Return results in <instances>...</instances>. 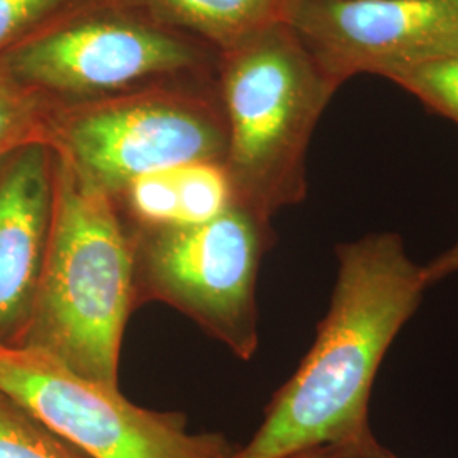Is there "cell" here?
Instances as JSON below:
<instances>
[{"instance_id":"cell-1","label":"cell","mask_w":458,"mask_h":458,"mask_svg":"<svg viewBox=\"0 0 458 458\" xmlns=\"http://www.w3.org/2000/svg\"><path fill=\"white\" fill-rule=\"evenodd\" d=\"M336 280L311 350L229 458H289L329 450L372 454L369 403L378 367L428 289L395 233L336 246Z\"/></svg>"},{"instance_id":"cell-2","label":"cell","mask_w":458,"mask_h":458,"mask_svg":"<svg viewBox=\"0 0 458 458\" xmlns=\"http://www.w3.org/2000/svg\"><path fill=\"white\" fill-rule=\"evenodd\" d=\"M134 310L131 229L114 197L83 182L56 157L48 259L17 346L47 355L75 376L119 387L121 344Z\"/></svg>"},{"instance_id":"cell-3","label":"cell","mask_w":458,"mask_h":458,"mask_svg":"<svg viewBox=\"0 0 458 458\" xmlns=\"http://www.w3.org/2000/svg\"><path fill=\"white\" fill-rule=\"evenodd\" d=\"M336 83L287 24L226 48L225 166L234 204L263 221L306 196V151Z\"/></svg>"},{"instance_id":"cell-4","label":"cell","mask_w":458,"mask_h":458,"mask_svg":"<svg viewBox=\"0 0 458 458\" xmlns=\"http://www.w3.org/2000/svg\"><path fill=\"white\" fill-rule=\"evenodd\" d=\"M131 229L136 306L164 302L240 360L259 350L257 278L270 223L233 204L208 223Z\"/></svg>"},{"instance_id":"cell-5","label":"cell","mask_w":458,"mask_h":458,"mask_svg":"<svg viewBox=\"0 0 458 458\" xmlns=\"http://www.w3.org/2000/svg\"><path fill=\"white\" fill-rule=\"evenodd\" d=\"M45 143L83 182L115 197L130 182L196 162L225 164V115L192 98L138 94L49 109Z\"/></svg>"},{"instance_id":"cell-6","label":"cell","mask_w":458,"mask_h":458,"mask_svg":"<svg viewBox=\"0 0 458 458\" xmlns=\"http://www.w3.org/2000/svg\"><path fill=\"white\" fill-rule=\"evenodd\" d=\"M0 391L90 458H229L219 433H192L182 412L132 404L119 387L72 374L47 355L0 344Z\"/></svg>"},{"instance_id":"cell-7","label":"cell","mask_w":458,"mask_h":458,"mask_svg":"<svg viewBox=\"0 0 458 458\" xmlns=\"http://www.w3.org/2000/svg\"><path fill=\"white\" fill-rule=\"evenodd\" d=\"M287 26L336 85L458 53V0H297Z\"/></svg>"},{"instance_id":"cell-8","label":"cell","mask_w":458,"mask_h":458,"mask_svg":"<svg viewBox=\"0 0 458 458\" xmlns=\"http://www.w3.org/2000/svg\"><path fill=\"white\" fill-rule=\"evenodd\" d=\"M14 79L43 98L94 96L194 65L196 49L143 22H55L0 56Z\"/></svg>"},{"instance_id":"cell-9","label":"cell","mask_w":458,"mask_h":458,"mask_svg":"<svg viewBox=\"0 0 458 458\" xmlns=\"http://www.w3.org/2000/svg\"><path fill=\"white\" fill-rule=\"evenodd\" d=\"M56 155L31 141L0 155V344H21L48 259Z\"/></svg>"},{"instance_id":"cell-10","label":"cell","mask_w":458,"mask_h":458,"mask_svg":"<svg viewBox=\"0 0 458 458\" xmlns=\"http://www.w3.org/2000/svg\"><path fill=\"white\" fill-rule=\"evenodd\" d=\"M153 19L202 34L226 49L248 36L287 24L297 0H123Z\"/></svg>"},{"instance_id":"cell-11","label":"cell","mask_w":458,"mask_h":458,"mask_svg":"<svg viewBox=\"0 0 458 458\" xmlns=\"http://www.w3.org/2000/svg\"><path fill=\"white\" fill-rule=\"evenodd\" d=\"M0 458H90L0 391Z\"/></svg>"},{"instance_id":"cell-12","label":"cell","mask_w":458,"mask_h":458,"mask_svg":"<svg viewBox=\"0 0 458 458\" xmlns=\"http://www.w3.org/2000/svg\"><path fill=\"white\" fill-rule=\"evenodd\" d=\"M181 202V225L208 223L234 204L233 185L225 164L196 162L174 168Z\"/></svg>"},{"instance_id":"cell-13","label":"cell","mask_w":458,"mask_h":458,"mask_svg":"<svg viewBox=\"0 0 458 458\" xmlns=\"http://www.w3.org/2000/svg\"><path fill=\"white\" fill-rule=\"evenodd\" d=\"M53 102L22 85L0 62V155L31 141H45Z\"/></svg>"},{"instance_id":"cell-14","label":"cell","mask_w":458,"mask_h":458,"mask_svg":"<svg viewBox=\"0 0 458 458\" xmlns=\"http://www.w3.org/2000/svg\"><path fill=\"white\" fill-rule=\"evenodd\" d=\"M393 81L458 124V53L414 66Z\"/></svg>"},{"instance_id":"cell-15","label":"cell","mask_w":458,"mask_h":458,"mask_svg":"<svg viewBox=\"0 0 458 458\" xmlns=\"http://www.w3.org/2000/svg\"><path fill=\"white\" fill-rule=\"evenodd\" d=\"M70 0H0V56L56 22Z\"/></svg>"},{"instance_id":"cell-16","label":"cell","mask_w":458,"mask_h":458,"mask_svg":"<svg viewBox=\"0 0 458 458\" xmlns=\"http://www.w3.org/2000/svg\"><path fill=\"white\" fill-rule=\"evenodd\" d=\"M421 267H423V277H425L428 287L435 285L443 278L458 274V243Z\"/></svg>"},{"instance_id":"cell-17","label":"cell","mask_w":458,"mask_h":458,"mask_svg":"<svg viewBox=\"0 0 458 458\" xmlns=\"http://www.w3.org/2000/svg\"><path fill=\"white\" fill-rule=\"evenodd\" d=\"M289 458H397L391 454L387 448L380 446L372 454H340V452H329V450H312V452H304L294 457Z\"/></svg>"}]
</instances>
